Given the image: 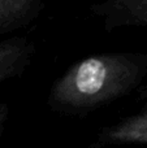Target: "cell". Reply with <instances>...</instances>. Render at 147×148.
Listing matches in <instances>:
<instances>
[{
  "instance_id": "5",
  "label": "cell",
  "mask_w": 147,
  "mask_h": 148,
  "mask_svg": "<svg viewBox=\"0 0 147 148\" xmlns=\"http://www.w3.org/2000/svg\"><path fill=\"white\" fill-rule=\"evenodd\" d=\"M43 0H0V34L30 22L41 10Z\"/></svg>"
},
{
  "instance_id": "2",
  "label": "cell",
  "mask_w": 147,
  "mask_h": 148,
  "mask_svg": "<svg viewBox=\"0 0 147 148\" xmlns=\"http://www.w3.org/2000/svg\"><path fill=\"white\" fill-rule=\"evenodd\" d=\"M139 100L142 101L139 110L117 123L103 127L94 147L147 144V83L141 88Z\"/></svg>"
},
{
  "instance_id": "3",
  "label": "cell",
  "mask_w": 147,
  "mask_h": 148,
  "mask_svg": "<svg viewBox=\"0 0 147 148\" xmlns=\"http://www.w3.org/2000/svg\"><path fill=\"white\" fill-rule=\"evenodd\" d=\"M107 31L147 26V0H102L91 7Z\"/></svg>"
},
{
  "instance_id": "6",
  "label": "cell",
  "mask_w": 147,
  "mask_h": 148,
  "mask_svg": "<svg viewBox=\"0 0 147 148\" xmlns=\"http://www.w3.org/2000/svg\"><path fill=\"white\" fill-rule=\"evenodd\" d=\"M8 116H9V107H8L7 103L0 101V136H1L3 130H4V126L8 120Z\"/></svg>"
},
{
  "instance_id": "1",
  "label": "cell",
  "mask_w": 147,
  "mask_h": 148,
  "mask_svg": "<svg viewBox=\"0 0 147 148\" xmlns=\"http://www.w3.org/2000/svg\"><path fill=\"white\" fill-rule=\"evenodd\" d=\"M147 77L145 52H106L74 62L48 92L52 110L83 116L132 94Z\"/></svg>"
},
{
  "instance_id": "4",
  "label": "cell",
  "mask_w": 147,
  "mask_h": 148,
  "mask_svg": "<svg viewBox=\"0 0 147 148\" xmlns=\"http://www.w3.org/2000/svg\"><path fill=\"white\" fill-rule=\"evenodd\" d=\"M34 57V44L27 38L13 36L0 40V83L21 75Z\"/></svg>"
}]
</instances>
